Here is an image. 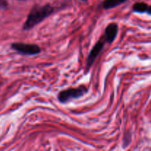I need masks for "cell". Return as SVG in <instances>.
Returning a JSON list of instances; mask_svg holds the SVG:
<instances>
[{
	"instance_id": "obj_11",
	"label": "cell",
	"mask_w": 151,
	"mask_h": 151,
	"mask_svg": "<svg viewBox=\"0 0 151 151\" xmlns=\"http://www.w3.org/2000/svg\"><path fill=\"white\" fill-rule=\"evenodd\" d=\"M82 1H87V0H82Z\"/></svg>"
},
{
	"instance_id": "obj_7",
	"label": "cell",
	"mask_w": 151,
	"mask_h": 151,
	"mask_svg": "<svg viewBox=\"0 0 151 151\" xmlns=\"http://www.w3.org/2000/svg\"><path fill=\"white\" fill-rule=\"evenodd\" d=\"M148 5L144 2H137L133 6V10L137 13H145L147 12Z\"/></svg>"
},
{
	"instance_id": "obj_10",
	"label": "cell",
	"mask_w": 151,
	"mask_h": 151,
	"mask_svg": "<svg viewBox=\"0 0 151 151\" xmlns=\"http://www.w3.org/2000/svg\"><path fill=\"white\" fill-rule=\"evenodd\" d=\"M19 1H26V0H19Z\"/></svg>"
},
{
	"instance_id": "obj_1",
	"label": "cell",
	"mask_w": 151,
	"mask_h": 151,
	"mask_svg": "<svg viewBox=\"0 0 151 151\" xmlns=\"http://www.w3.org/2000/svg\"><path fill=\"white\" fill-rule=\"evenodd\" d=\"M54 11V8L50 4H45L43 6L35 5L32 7L27 16L26 22L23 26L24 30L32 29V27L42 22L44 19L48 17Z\"/></svg>"
},
{
	"instance_id": "obj_3",
	"label": "cell",
	"mask_w": 151,
	"mask_h": 151,
	"mask_svg": "<svg viewBox=\"0 0 151 151\" xmlns=\"http://www.w3.org/2000/svg\"><path fill=\"white\" fill-rule=\"evenodd\" d=\"M12 48L17 52L24 55H35L41 52V48L36 44L14 43L12 44Z\"/></svg>"
},
{
	"instance_id": "obj_9",
	"label": "cell",
	"mask_w": 151,
	"mask_h": 151,
	"mask_svg": "<svg viewBox=\"0 0 151 151\" xmlns=\"http://www.w3.org/2000/svg\"><path fill=\"white\" fill-rule=\"evenodd\" d=\"M147 13H148L149 15H151V6H148V8H147Z\"/></svg>"
},
{
	"instance_id": "obj_8",
	"label": "cell",
	"mask_w": 151,
	"mask_h": 151,
	"mask_svg": "<svg viewBox=\"0 0 151 151\" xmlns=\"http://www.w3.org/2000/svg\"><path fill=\"white\" fill-rule=\"evenodd\" d=\"M7 6H8V4L6 0H0V8H6Z\"/></svg>"
},
{
	"instance_id": "obj_4",
	"label": "cell",
	"mask_w": 151,
	"mask_h": 151,
	"mask_svg": "<svg viewBox=\"0 0 151 151\" xmlns=\"http://www.w3.org/2000/svg\"><path fill=\"white\" fill-rule=\"evenodd\" d=\"M103 47H104V44L102 41H99L97 44L94 45V47H93V49L91 50V51L90 52L89 55H88V57L87 58L86 60V70H88L89 68L91 67V65L93 64L94 61L95 60V59L97 58V57L98 56V55L100 54V52L103 50Z\"/></svg>"
},
{
	"instance_id": "obj_6",
	"label": "cell",
	"mask_w": 151,
	"mask_h": 151,
	"mask_svg": "<svg viewBox=\"0 0 151 151\" xmlns=\"http://www.w3.org/2000/svg\"><path fill=\"white\" fill-rule=\"evenodd\" d=\"M127 0H104L103 2V8L106 9H111L116 6L120 5L122 3L125 2Z\"/></svg>"
},
{
	"instance_id": "obj_5",
	"label": "cell",
	"mask_w": 151,
	"mask_h": 151,
	"mask_svg": "<svg viewBox=\"0 0 151 151\" xmlns=\"http://www.w3.org/2000/svg\"><path fill=\"white\" fill-rule=\"evenodd\" d=\"M118 32V26L115 23H111L106 27L105 30V36L106 41L108 43H112L116 38Z\"/></svg>"
},
{
	"instance_id": "obj_2",
	"label": "cell",
	"mask_w": 151,
	"mask_h": 151,
	"mask_svg": "<svg viewBox=\"0 0 151 151\" xmlns=\"http://www.w3.org/2000/svg\"><path fill=\"white\" fill-rule=\"evenodd\" d=\"M87 91V88L84 86H80L78 88H68L66 90H63L59 93L58 98L60 103H65L70 100L71 99L78 98L86 94Z\"/></svg>"
}]
</instances>
